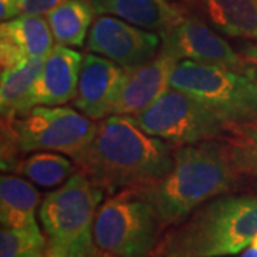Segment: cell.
I'll use <instances>...</instances> for the list:
<instances>
[{"mask_svg": "<svg viewBox=\"0 0 257 257\" xmlns=\"http://www.w3.org/2000/svg\"><path fill=\"white\" fill-rule=\"evenodd\" d=\"M94 13L123 19L132 25L162 35L183 18L169 0H89Z\"/></svg>", "mask_w": 257, "mask_h": 257, "instance_id": "15", "label": "cell"}, {"mask_svg": "<svg viewBox=\"0 0 257 257\" xmlns=\"http://www.w3.org/2000/svg\"><path fill=\"white\" fill-rule=\"evenodd\" d=\"M241 55L248 63H251L254 67H257V43H250V45L243 46Z\"/></svg>", "mask_w": 257, "mask_h": 257, "instance_id": "25", "label": "cell"}, {"mask_svg": "<svg viewBox=\"0 0 257 257\" xmlns=\"http://www.w3.org/2000/svg\"><path fill=\"white\" fill-rule=\"evenodd\" d=\"M66 0H19L20 15L46 16Z\"/></svg>", "mask_w": 257, "mask_h": 257, "instance_id": "23", "label": "cell"}, {"mask_svg": "<svg viewBox=\"0 0 257 257\" xmlns=\"http://www.w3.org/2000/svg\"><path fill=\"white\" fill-rule=\"evenodd\" d=\"M211 25L220 33L257 42V0H202Z\"/></svg>", "mask_w": 257, "mask_h": 257, "instance_id": "18", "label": "cell"}, {"mask_svg": "<svg viewBox=\"0 0 257 257\" xmlns=\"http://www.w3.org/2000/svg\"><path fill=\"white\" fill-rule=\"evenodd\" d=\"M103 196L100 186L80 172L47 194L40 206L46 257H94V220Z\"/></svg>", "mask_w": 257, "mask_h": 257, "instance_id": "4", "label": "cell"}, {"mask_svg": "<svg viewBox=\"0 0 257 257\" xmlns=\"http://www.w3.org/2000/svg\"><path fill=\"white\" fill-rule=\"evenodd\" d=\"M83 56L67 46L56 45L46 56L43 69L29 97V110L35 106H63L74 99Z\"/></svg>", "mask_w": 257, "mask_h": 257, "instance_id": "13", "label": "cell"}, {"mask_svg": "<svg viewBox=\"0 0 257 257\" xmlns=\"http://www.w3.org/2000/svg\"><path fill=\"white\" fill-rule=\"evenodd\" d=\"M45 59H28L15 67L2 70L0 110L3 119H10L29 110V97L43 69Z\"/></svg>", "mask_w": 257, "mask_h": 257, "instance_id": "17", "label": "cell"}, {"mask_svg": "<svg viewBox=\"0 0 257 257\" xmlns=\"http://www.w3.org/2000/svg\"><path fill=\"white\" fill-rule=\"evenodd\" d=\"M175 146L147 135L128 116L111 114L99 120L87 146L72 157L77 172L104 193L142 189L172 169Z\"/></svg>", "mask_w": 257, "mask_h": 257, "instance_id": "1", "label": "cell"}, {"mask_svg": "<svg viewBox=\"0 0 257 257\" xmlns=\"http://www.w3.org/2000/svg\"><path fill=\"white\" fill-rule=\"evenodd\" d=\"M40 196L32 183L18 176L0 179V221L5 229H40L36 209Z\"/></svg>", "mask_w": 257, "mask_h": 257, "instance_id": "16", "label": "cell"}, {"mask_svg": "<svg viewBox=\"0 0 257 257\" xmlns=\"http://www.w3.org/2000/svg\"><path fill=\"white\" fill-rule=\"evenodd\" d=\"M55 46V39L45 16L20 15L12 20L2 22V70L15 67L28 59L46 57Z\"/></svg>", "mask_w": 257, "mask_h": 257, "instance_id": "14", "label": "cell"}, {"mask_svg": "<svg viewBox=\"0 0 257 257\" xmlns=\"http://www.w3.org/2000/svg\"><path fill=\"white\" fill-rule=\"evenodd\" d=\"M147 135L176 147L220 140L230 124L192 94L169 87L155 103L128 116Z\"/></svg>", "mask_w": 257, "mask_h": 257, "instance_id": "8", "label": "cell"}, {"mask_svg": "<svg viewBox=\"0 0 257 257\" xmlns=\"http://www.w3.org/2000/svg\"><path fill=\"white\" fill-rule=\"evenodd\" d=\"M86 47L90 53L110 59L124 69H133L153 60L162 47V37L109 15L93 20Z\"/></svg>", "mask_w": 257, "mask_h": 257, "instance_id": "9", "label": "cell"}, {"mask_svg": "<svg viewBox=\"0 0 257 257\" xmlns=\"http://www.w3.org/2000/svg\"><path fill=\"white\" fill-rule=\"evenodd\" d=\"M3 120V166L13 153L57 152L74 157L87 146L97 127L92 119L67 106H35Z\"/></svg>", "mask_w": 257, "mask_h": 257, "instance_id": "5", "label": "cell"}, {"mask_svg": "<svg viewBox=\"0 0 257 257\" xmlns=\"http://www.w3.org/2000/svg\"><path fill=\"white\" fill-rule=\"evenodd\" d=\"M15 169L32 183L46 189L62 186L76 172L72 160L55 152L33 153L22 160Z\"/></svg>", "mask_w": 257, "mask_h": 257, "instance_id": "21", "label": "cell"}, {"mask_svg": "<svg viewBox=\"0 0 257 257\" xmlns=\"http://www.w3.org/2000/svg\"><path fill=\"white\" fill-rule=\"evenodd\" d=\"M220 142L239 176L257 180V117L230 126Z\"/></svg>", "mask_w": 257, "mask_h": 257, "instance_id": "20", "label": "cell"}, {"mask_svg": "<svg viewBox=\"0 0 257 257\" xmlns=\"http://www.w3.org/2000/svg\"><path fill=\"white\" fill-rule=\"evenodd\" d=\"M163 226L140 189L111 194L97 210L94 243L113 257H146L159 244Z\"/></svg>", "mask_w": 257, "mask_h": 257, "instance_id": "7", "label": "cell"}, {"mask_svg": "<svg viewBox=\"0 0 257 257\" xmlns=\"http://www.w3.org/2000/svg\"><path fill=\"white\" fill-rule=\"evenodd\" d=\"M240 257H257V236L251 240V243L248 244L247 247L243 250Z\"/></svg>", "mask_w": 257, "mask_h": 257, "instance_id": "26", "label": "cell"}, {"mask_svg": "<svg viewBox=\"0 0 257 257\" xmlns=\"http://www.w3.org/2000/svg\"><path fill=\"white\" fill-rule=\"evenodd\" d=\"M160 52L177 62L190 60L197 63L219 64L237 70H251L254 66L234 52L229 43L197 18L180 19L175 26L163 32Z\"/></svg>", "mask_w": 257, "mask_h": 257, "instance_id": "10", "label": "cell"}, {"mask_svg": "<svg viewBox=\"0 0 257 257\" xmlns=\"http://www.w3.org/2000/svg\"><path fill=\"white\" fill-rule=\"evenodd\" d=\"M176 64L177 60L172 56L159 52L153 60L133 69H126V79L113 114L135 116L147 109L170 87V74Z\"/></svg>", "mask_w": 257, "mask_h": 257, "instance_id": "12", "label": "cell"}, {"mask_svg": "<svg viewBox=\"0 0 257 257\" xmlns=\"http://www.w3.org/2000/svg\"><path fill=\"white\" fill-rule=\"evenodd\" d=\"M20 16L19 0H0V19L2 22H8Z\"/></svg>", "mask_w": 257, "mask_h": 257, "instance_id": "24", "label": "cell"}, {"mask_svg": "<svg viewBox=\"0 0 257 257\" xmlns=\"http://www.w3.org/2000/svg\"><path fill=\"white\" fill-rule=\"evenodd\" d=\"M93 10L89 0H66L47 13L46 19L56 45L83 46L93 23Z\"/></svg>", "mask_w": 257, "mask_h": 257, "instance_id": "19", "label": "cell"}, {"mask_svg": "<svg viewBox=\"0 0 257 257\" xmlns=\"http://www.w3.org/2000/svg\"><path fill=\"white\" fill-rule=\"evenodd\" d=\"M127 70L110 59L96 53L83 57L74 109L92 120H101L113 114Z\"/></svg>", "mask_w": 257, "mask_h": 257, "instance_id": "11", "label": "cell"}, {"mask_svg": "<svg viewBox=\"0 0 257 257\" xmlns=\"http://www.w3.org/2000/svg\"><path fill=\"white\" fill-rule=\"evenodd\" d=\"M257 236V196L221 194L176 224L157 244V257H229Z\"/></svg>", "mask_w": 257, "mask_h": 257, "instance_id": "3", "label": "cell"}, {"mask_svg": "<svg viewBox=\"0 0 257 257\" xmlns=\"http://www.w3.org/2000/svg\"><path fill=\"white\" fill-rule=\"evenodd\" d=\"M170 87L192 94L230 126L257 117L256 69L182 60L172 70Z\"/></svg>", "mask_w": 257, "mask_h": 257, "instance_id": "6", "label": "cell"}, {"mask_svg": "<svg viewBox=\"0 0 257 257\" xmlns=\"http://www.w3.org/2000/svg\"><path fill=\"white\" fill-rule=\"evenodd\" d=\"M47 241L40 229H5L0 233V257H45Z\"/></svg>", "mask_w": 257, "mask_h": 257, "instance_id": "22", "label": "cell"}, {"mask_svg": "<svg viewBox=\"0 0 257 257\" xmlns=\"http://www.w3.org/2000/svg\"><path fill=\"white\" fill-rule=\"evenodd\" d=\"M237 179L220 140H209L175 149L172 169L140 190L165 229L186 220L206 202L231 192Z\"/></svg>", "mask_w": 257, "mask_h": 257, "instance_id": "2", "label": "cell"}]
</instances>
